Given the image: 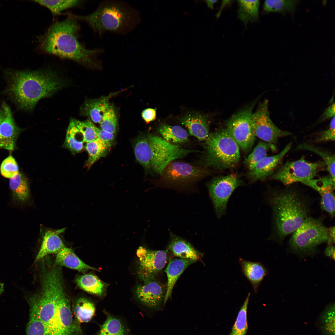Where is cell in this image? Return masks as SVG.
Here are the masks:
<instances>
[{
  "label": "cell",
  "instance_id": "cell-7",
  "mask_svg": "<svg viewBox=\"0 0 335 335\" xmlns=\"http://www.w3.org/2000/svg\"><path fill=\"white\" fill-rule=\"evenodd\" d=\"M327 243L333 244L322 219L310 216L294 232L288 242L289 249L300 256H313L318 246Z\"/></svg>",
  "mask_w": 335,
  "mask_h": 335
},
{
  "label": "cell",
  "instance_id": "cell-25",
  "mask_svg": "<svg viewBox=\"0 0 335 335\" xmlns=\"http://www.w3.org/2000/svg\"><path fill=\"white\" fill-rule=\"evenodd\" d=\"M54 266H62L80 272L89 270H97L86 264L71 248L65 247L57 254Z\"/></svg>",
  "mask_w": 335,
  "mask_h": 335
},
{
  "label": "cell",
  "instance_id": "cell-6",
  "mask_svg": "<svg viewBox=\"0 0 335 335\" xmlns=\"http://www.w3.org/2000/svg\"><path fill=\"white\" fill-rule=\"evenodd\" d=\"M203 146L204 151L200 164L205 168H230L240 160L239 147L226 128L209 133Z\"/></svg>",
  "mask_w": 335,
  "mask_h": 335
},
{
  "label": "cell",
  "instance_id": "cell-30",
  "mask_svg": "<svg viewBox=\"0 0 335 335\" xmlns=\"http://www.w3.org/2000/svg\"><path fill=\"white\" fill-rule=\"evenodd\" d=\"M106 315L97 335H129V330L120 318L107 313Z\"/></svg>",
  "mask_w": 335,
  "mask_h": 335
},
{
  "label": "cell",
  "instance_id": "cell-38",
  "mask_svg": "<svg viewBox=\"0 0 335 335\" xmlns=\"http://www.w3.org/2000/svg\"><path fill=\"white\" fill-rule=\"evenodd\" d=\"M34 2L45 7L56 15L62 11L79 5L82 1L78 0H34Z\"/></svg>",
  "mask_w": 335,
  "mask_h": 335
},
{
  "label": "cell",
  "instance_id": "cell-16",
  "mask_svg": "<svg viewBox=\"0 0 335 335\" xmlns=\"http://www.w3.org/2000/svg\"><path fill=\"white\" fill-rule=\"evenodd\" d=\"M1 107L4 117L0 125V149L12 151L16 148L17 139L23 129L16 123L9 106L3 101Z\"/></svg>",
  "mask_w": 335,
  "mask_h": 335
},
{
  "label": "cell",
  "instance_id": "cell-50",
  "mask_svg": "<svg viewBox=\"0 0 335 335\" xmlns=\"http://www.w3.org/2000/svg\"><path fill=\"white\" fill-rule=\"evenodd\" d=\"M208 6L211 9L213 8L214 5L217 2V0H206L205 1Z\"/></svg>",
  "mask_w": 335,
  "mask_h": 335
},
{
  "label": "cell",
  "instance_id": "cell-19",
  "mask_svg": "<svg viewBox=\"0 0 335 335\" xmlns=\"http://www.w3.org/2000/svg\"><path fill=\"white\" fill-rule=\"evenodd\" d=\"M181 123L188 129L190 134L200 141H204L209 133L208 117L200 113L189 112L179 118Z\"/></svg>",
  "mask_w": 335,
  "mask_h": 335
},
{
  "label": "cell",
  "instance_id": "cell-42",
  "mask_svg": "<svg viewBox=\"0 0 335 335\" xmlns=\"http://www.w3.org/2000/svg\"><path fill=\"white\" fill-rule=\"evenodd\" d=\"M116 114L111 105L103 116L100 123L102 130L114 134L117 131V120Z\"/></svg>",
  "mask_w": 335,
  "mask_h": 335
},
{
  "label": "cell",
  "instance_id": "cell-39",
  "mask_svg": "<svg viewBox=\"0 0 335 335\" xmlns=\"http://www.w3.org/2000/svg\"><path fill=\"white\" fill-rule=\"evenodd\" d=\"M274 146L263 141H260L252 152L245 159L244 164L250 170H252L262 159L267 156L269 147Z\"/></svg>",
  "mask_w": 335,
  "mask_h": 335
},
{
  "label": "cell",
  "instance_id": "cell-2",
  "mask_svg": "<svg viewBox=\"0 0 335 335\" xmlns=\"http://www.w3.org/2000/svg\"><path fill=\"white\" fill-rule=\"evenodd\" d=\"M72 15L56 21L49 28L40 40V47L45 53L71 60L84 65L100 68L99 56L104 52L101 48L88 49L78 38L79 25Z\"/></svg>",
  "mask_w": 335,
  "mask_h": 335
},
{
  "label": "cell",
  "instance_id": "cell-49",
  "mask_svg": "<svg viewBox=\"0 0 335 335\" xmlns=\"http://www.w3.org/2000/svg\"><path fill=\"white\" fill-rule=\"evenodd\" d=\"M327 231L329 236L333 243H335V227L332 226L327 228Z\"/></svg>",
  "mask_w": 335,
  "mask_h": 335
},
{
  "label": "cell",
  "instance_id": "cell-41",
  "mask_svg": "<svg viewBox=\"0 0 335 335\" xmlns=\"http://www.w3.org/2000/svg\"><path fill=\"white\" fill-rule=\"evenodd\" d=\"M73 120L82 135L84 142L87 143L97 139L98 128L91 121L87 120L80 121L74 119Z\"/></svg>",
  "mask_w": 335,
  "mask_h": 335
},
{
  "label": "cell",
  "instance_id": "cell-13",
  "mask_svg": "<svg viewBox=\"0 0 335 335\" xmlns=\"http://www.w3.org/2000/svg\"><path fill=\"white\" fill-rule=\"evenodd\" d=\"M136 255L138 273L143 281L154 278L167 262V252L164 250H153L140 246L137 250Z\"/></svg>",
  "mask_w": 335,
  "mask_h": 335
},
{
  "label": "cell",
  "instance_id": "cell-15",
  "mask_svg": "<svg viewBox=\"0 0 335 335\" xmlns=\"http://www.w3.org/2000/svg\"><path fill=\"white\" fill-rule=\"evenodd\" d=\"M136 287V293L139 301L150 308H159L164 303L166 293L163 286L154 278L143 281Z\"/></svg>",
  "mask_w": 335,
  "mask_h": 335
},
{
  "label": "cell",
  "instance_id": "cell-11",
  "mask_svg": "<svg viewBox=\"0 0 335 335\" xmlns=\"http://www.w3.org/2000/svg\"><path fill=\"white\" fill-rule=\"evenodd\" d=\"M243 184L234 174L215 177L207 183L209 195L219 218L225 213L228 201L232 193Z\"/></svg>",
  "mask_w": 335,
  "mask_h": 335
},
{
  "label": "cell",
  "instance_id": "cell-33",
  "mask_svg": "<svg viewBox=\"0 0 335 335\" xmlns=\"http://www.w3.org/2000/svg\"><path fill=\"white\" fill-rule=\"evenodd\" d=\"M134 152L137 161L145 169H150L151 163L148 137L141 136L136 140Z\"/></svg>",
  "mask_w": 335,
  "mask_h": 335
},
{
  "label": "cell",
  "instance_id": "cell-48",
  "mask_svg": "<svg viewBox=\"0 0 335 335\" xmlns=\"http://www.w3.org/2000/svg\"><path fill=\"white\" fill-rule=\"evenodd\" d=\"M328 246L325 250V253L330 258L334 260L335 248L333 244H328Z\"/></svg>",
  "mask_w": 335,
  "mask_h": 335
},
{
  "label": "cell",
  "instance_id": "cell-5",
  "mask_svg": "<svg viewBox=\"0 0 335 335\" xmlns=\"http://www.w3.org/2000/svg\"><path fill=\"white\" fill-rule=\"evenodd\" d=\"M86 22L94 32L102 36L106 32L121 35L133 31L141 21L138 10L119 0H106L99 3L96 9L87 15H73Z\"/></svg>",
  "mask_w": 335,
  "mask_h": 335
},
{
  "label": "cell",
  "instance_id": "cell-9",
  "mask_svg": "<svg viewBox=\"0 0 335 335\" xmlns=\"http://www.w3.org/2000/svg\"><path fill=\"white\" fill-rule=\"evenodd\" d=\"M151 166L157 173L161 175L166 166L176 159L189 154L199 151L184 148L178 145L170 143L157 135L148 136Z\"/></svg>",
  "mask_w": 335,
  "mask_h": 335
},
{
  "label": "cell",
  "instance_id": "cell-32",
  "mask_svg": "<svg viewBox=\"0 0 335 335\" xmlns=\"http://www.w3.org/2000/svg\"><path fill=\"white\" fill-rule=\"evenodd\" d=\"M73 311L76 320L79 323H87L94 316L95 307L94 304L84 298L78 299L75 302Z\"/></svg>",
  "mask_w": 335,
  "mask_h": 335
},
{
  "label": "cell",
  "instance_id": "cell-36",
  "mask_svg": "<svg viewBox=\"0 0 335 335\" xmlns=\"http://www.w3.org/2000/svg\"><path fill=\"white\" fill-rule=\"evenodd\" d=\"M299 1L295 0H267L265 1L263 10L266 12H278L283 14L293 13Z\"/></svg>",
  "mask_w": 335,
  "mask_h": 335
},
{
  "label": "cell",
  "instance_id": "cell-29",
  "mask_svg": "<svg viewBox=\"0 0 335 335\" xmlns=\"http://www.w3.org/2000/svg\"><path fill=\"white\" fill-rule=\"evenodd\" d=\"M83 138L76 127L73 119H71L68 127L65 140L63 146L69 150L74 155L81 152L83 148Z\"/></svg>",
  "mask_w": 335,
  "mask_h": 335
},
{
  "label": "cell",
  "instance_id": "cell-24",
  "mask_svg": "<svg viewBox=\"0 0 335 335\" xmlns=\"http://www.w3.org/2000/svg\"><path fill=\"white\" fill-rule=\"evenodd\" d=\"M167 249L179 258L200 260L203 254L188 241L178 236L172 235Z\"/></svg>",
  "mask_w": 335,
  "mask_h": 335
},
{
  "label": "cell",
  "instance_id": "cell-4",
  "mask_svg": "<svg viewBox=\"0 0 335 335\" xmlns=\"http://www.w3.org/2000/svg\"><path fill=\"white\" fill-rule=\"evenodd\" d=\"M7 92L22 109L32 110L38 102L52 96L65 83L49 70L8 72Z\"/></svg>",
  "mask_w": 335,
  "mask_h": 335
},
{
  "label": "cell",
  "instance_id": "cell-34",
  "mask_svg": "<svg viewBox=\"0 0 335 335\" xmlns=\"http://www.w3.org/2000/svg\"><path fill=\"white\" fill-rule=\"evenodd\" d=\"M85 148L88 154L85 166L89 169L96 161L106 155L109 148L103 141L97 139L86 143Z\"/></svg>",
  "mask_w": 335,
  "mask_h": 335
},
{
  "label": "cell",
  "instance_id": "cell-10",
  "mask_svg": "<svg viewBox=\"0 0 335 335\" xmlns=\"http://www.w3.org/2000/svg\"><path fill=\"white\" fill-rule=\"evenodd\" d=\"M254 104H252L234 114L227 124L226 129L229 133L245 152L250 151L255 140L251 125Z\"/></svg>",
  "mask_w": 335,
  "mask_h": 335
},
{
  "label": "cell",
  "instance_id": "cell-20",
  "mask_svg": "<svg viewBox=\"0 0 335 335\" xmlns=\"http://www.w3.org/2000/svg\"><path fill=\"white\" fill-rule=\"evenodd\" d=\"M118 92L96 99H87L80 108V114L87 116L94 123H100L105 114L111 106L109 100Z\"/></svg>",
  "mask_w": 335,
  "mask_h": 335
},
{
  "label": "cell",
  "instance_id": "cell-40",
  "mask_svg": "<svg viewBox=\"0 0 335 335\" xmlns=\"http://www.w3.org/2000/svg\"><path fill=\"white\" fill-rule=\"evenodd\" d=\"M320 328L324 335H335L334 303L328 305L321 315Z\"/></svg>",
  "mask_w": 335,
  "mask_h": 335
},
{
  "label": "cell",
  "instance_id": "cell-1",
  "mask_svg": "<svg viewBox=\"0 0 335 335\" xmlns=\"http://www.w3.org/2000/svg\"><path fill=\"white\" fill-rule=\"evenodd\" d=\"M40 281V291L28 300L29 318L37 321L46 335H82L79 323L73 317L63 280H59L56 286L50 278Z\"/></svg>",
  "mask_w": 335,
  "mask_h": 335
},
{
  "label": "cell",
  "instance_id": "cell-45",
  "mask_svg": "<svg viewBox=\"0 0 335 335\" xmlns=\"http://www.w3.org/2000/svg\"><path fill=\"white\" fill-rule=\"evenodd\" d=\"M114 138L115 135L114 134L98 129L97 139L103 141L109 148L111 146Z\"/></svg>",
  "mask_w": 335,
  "mask_h": 335
},
{
  "label": "cell",
  "instance_id": "cell-35",
  "mask_svg": "<svg viewBox=\"0 0 335 335\" xmlns=\"http://www.w3.org/2000/svg\"><path fill=\"white\" fill-rule=\"evenodd\" d=\"M298 149L313 152L319 155L323 159L329 175L335 181V155L330 152L310 144H300L297 146Z\"/></svg>",
  "mask_w": 335,
  "mask_h": 335
},
{
  "label": "cell",
  "instance_id": "cell-26",
  "mask_svg": "<svg viewBox=\"0 0 335 335\" xmlns=\"http://www.w3.org/2000/svg\"><path fill=\"white\" fill-rule=\"evenodd\" d=\"M10 188L12 199L14 201L23 203L29 196V190L28 179L22 172L10 179Z\"/></svg>",
  "mask_w": 335,
  "mask_h": 335
},
{
  "label": "cell",
  "instance_id": "cell-22",
  "mask_svg": "<svg viewBox=\"0 0 335 335\" xmlns=\"http://www.w3.org/2000/svg\"><path fill=\"white\" fill-rule=\"evenodd\" d=\"M196 261L192 260L179 258H173L170 261L165 270L167 277V283L164 304L171 296L175 284L181 275L189 266Z\"/></svg>",
  "mask_w": 335,
  "mask_h": 335
},
{
  "label": "cell",
  "instance_id": "cell-28",
  "mask_svg": "<svg viewBox=\"0 0 335 335\" xmlns=\"http://www.w3.org/2000/svg\"><path fill=\"white\" fill-rule=\"evenodd\" d=\"M158 131L163 138L172 144L177 145L184 143L189 140L187 132L179 125L162 124L159 126Z\"/></svg>",
  "mask_w": 335,
  "mask_h": 335
},
{
  "label": "cell",
  "instance_id": "cell-51",
  "mask_svg": "<svg viewBox=\"0 0 335 335\" xmlns=\"http://www.w3.org/2000/svg\"><path fill=\"white\" fill-rule=\"evenodd\" d=\"M4 117V112L1 107H0V125Z\"/></svg>",
  "mask_w": 335,
  "mask_h": 335
},
{
  "label": "cell",
  "instance_id": "cell-46",
  "mask_svg": "<svg viewBox=\"0 0 335 335\" xmlns=\"http://www.w3.org/2000/svg\"><path fill=\"white\" fill-rule=\"evenodd\" d=\"M156 108H148L144 110L141 113L142 118L147 123L154 120L156 118Z\"/></svg>",
  "mask_w": 335,
  "mask_h": 335
},
{
  "label": "cell",
  "instance_id": "cell-47",
  "mask_svg": "<svg viewBox=\"0 0 335 335\" xmlns=\"http://www.w3.org/2000/svg\"><path fill=\"white\" fill-rule=\"evenodd\" d=\"M335 103L333 102L325 110L319 119V122L323 121L335 117Z\"/></svg>",
  "mask_w": 335,
  "mask_h": 335
},
{
  "label": "cell",
  "instance_id": "cell-14",
  "mask_svg": "<svg viewBox=\"0 0 335 335\" xmlns=\"http://www.w3.org/2000/svg\"><path fill=\"white\" fill-rule=\"evenodd\" d=\"M205 168L182 162L169 163L161 175L164 180L173 183H186L201 179L207 174Z\"/></svg>",
  "mask_w": 335,
  "mask_h": 335
},
{
  "label": "cell",
  "instance_id": "cell-37",
  "mask_svg": "<svg viewBox=\"0 0 335 335\" xmlns=\"http://www.w3.org/2000/svg\"><path fill=\"white\" fill-rule=\"evenodd\" d=\"M250 293H249L238 313L229 335H246L248 329L247 311Z\"/></svg>",
  "mask_w": 335,
  "mask_h": 335
},
{
  "label": "cell",
  "instance_id": "cell-17",
  "mask_svg": "<svg viewBox=\"0 0 335 335\" xmlns=\"http://www.w3.org/2000/svg\"><path fill=\"white\" fill-rule=\"evenodd\" d=\"M307 185L315 189L320 194L322 209L333 218L335 216V182L329 176L318 179L307 181Z\"/></svg>",
  "mask_w": 335,
  "mask_h": 335
},
{
  "label": "cell",
  "instance_id": "cell-3",
  "mask_svg": "<svg viewBox=\"0 0 335 335\" xmlns=\"http://www.w3.org/2000/svg\"><path fill=\"white\" fill-rule=\"evenodd\" d=\"M266 199L272 214L270 239L282 243L310 217V199L295 187L271 189L267 193Z\"/></svg>",
  "mask_w": 335,
  "mask_h": 335
},
{
  "label": "cell",
  "instance_id": "cell-52",
  "mask_svg": "<svg viewBox=\"0 0 335 335\" xmlns=\"http://www.w3.org/2000/svg\"><path fill=\"white\" fill-rule=\"evenodd\" d=\"M4 290V287L2 286H1L0 287V295L2 293Z\"/></svg>",
  "mask_w": 335,
  "mask_h": 335
},
{
  "label": "cell",
  "instance_id": "cell-8",
  "mask_svg": "<svg viewBox=\"0 0 335 335\" xmlns=\"http://www.w3.org/2000/svg\"><path fill=\"white\" fill-rule=\"evenodd\" d=\"M325 167L324 162L311 163L302 157L297 160L287 162L281 166L271 176L270 179L286 185L298 182L302 183L312 179Z\"/></svg>",
  "mask_w": 335,
  "mask_h": 335
},
{
  "label": "cell",
  "instance_id": "cell-31",
  "mask_svg": "<svg viewBox=\"0 0 335 335\" xmlns=\"http://www.w3.org/2000/svg\"><path fill=\"white\" fill-rule=\"evenodd\" d=\"M239 18L246 26L249 22H254L259 20V0H238Z\"/></svg>",
  "mask_w": 335,
  "mask_h": 335
},
{
  "label": "cell",
  "instance_id": "cell-18",
  "mask_svg": "<svg viewBox=\"0 0 335 335\" xmlns=\"http://www.w3.org/2000/svg\"><path fill=\"white\" fill-rule=\"evenodd\" d=\"M292 142L288 143L284 149L277 154L266 156L260 160L248 173L250 181L254 182L263 181L271 176L278 164L291 148Z\"/></svg>",
  "mask_w": 335,
  "mask_h": 335
},
{
  "label": "cell",
  "instance_id": "cell-21",
  "mask_svg": "<svg viewBox=\"0 0 335 335\" xmlns=\"http://www.w3.org/2000/svg\"><path fill=\"white\" fill-rule=\"evenodd\" d=\"M65 228L53 230L47 229L45 232L40 249L35 262L51 254H57L65 247L59 236Z\"/></svg>",
  "mask_w": 335,
  "mask_h": 335
},
{
  "label": "cell",
  "instance_id": "cell-44",
  "mask_svg": "<svg viewBox=\"0 0 335 335\" xmlns=\"http://www.w3.org/2000/svg\"><path fill=\"white\" fill-rule=\"evenodd\" d=\"M335 117L333 118L329 128L318 134L314 138L316 142L333 141L335 140Z\"/></svg>",
  "mask_w": 335,
  "mask_h": 335
},
{
  "label": "cell",
  "instance_id": "cell-43",
  "mask_svg": "<svg viewBox=\"0 0 335 335\" xmlns=\"http://www.w3.org/2000/svg\"><path fill=\"white\" fill-rule=\"evenodd\" d=\"M0 172L2 176L9 179L19 173L18 165L12 156L9 155L3 160L0 165Z\"/></svg>",
  "mask_w": 335,
  "mask_h": 335
},
{
  "label": "cell",
  "instance_id": "cell-23",
  "mask_svg": "<svg viewBox=\"0 0 335 335\" xmlns=\"http://www.w3.org/2000/svg\"><path fill=\"white\" fill-rule=\"evenodd\" d=\"M241 271L243 275L251 284L254 291L256 293L258 288L268 271L261 262H252L239 258Z\"/></svg>",
  "mask_w": 335,
  "mask_h": 335
},
{
  "label": "cell",
  "instance_id": "cell-12",
  "mask_svg": "<svg viewBox=\"0 0 335 335\" xmlns=\"http://www.w3.org/2000/svg\"><path fill=\"white\" fill-rule=\"evenodd\" d=\"M268 100L265 99L260 103L251 117L253 132L257 136L270 145L275 143L279 138L291 135L287 131L279 128L271 120L268 110Z\"/></svg>",
  "mask_w": 335,
  "mask_h": 335
},
{
  "label": "cell",
  "instance_id": "cell-27",
  "mask_svg": "<svg viewBox=\"0 0 335 335\" xmlns=\"http://www.w3.org/2000/svg\"><path fill=\"white\" fill-rule=\"evenodd\" d=\"M78 286L83 290L100 297L105 292L107 285L96 276L86 274L78 276L76 279Z\"/></svg>",
  "mask_w": 335,
  "mask_h": 335
}]
</instances>
